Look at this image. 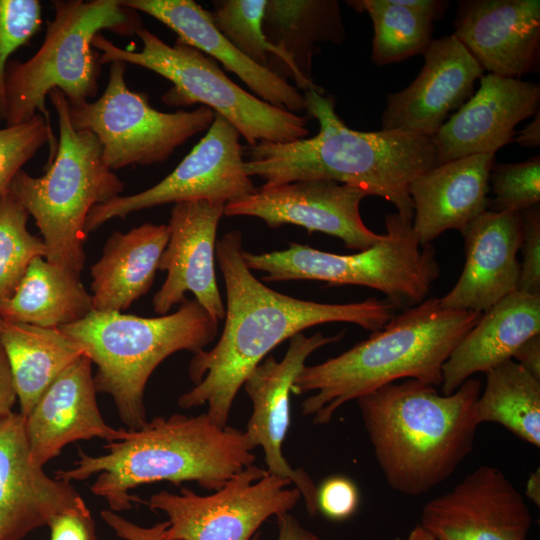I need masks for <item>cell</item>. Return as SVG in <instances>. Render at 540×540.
Segmentation results:
<instances>
[{"instance_id": "6da1fadb", "label": "cell", "mask_w": 540, "mask_h": 540, "mask_svg": "<svg viewBox=\"0 0 540 540\" xmlns=\"http://www.w3.org/2000/svg\"><path fill=\"white\" fill-rule=\"evenodd\" d=\"M242 233L227 232L216 243V258L226 289L222 334L210 350L194 353L188 368L195 386L178 398L191 409L204 404L212 421L227 426L233 402L245 379L276 346L323 323L347 322L375 332L396 308L376 297L351 303H321L278 292L254 276L243 260Z\"/></svg>"}, {"instance_id": "4316f807", "label": "cell", "mask_w": 540, "mask_h": 540, "mask_svg": "<svg viewBox=\"0 0 540 540\" xmlns=\"http://www.w3.org/2000/svg\"><path fill=\"white\" fill-rule=\"evenodd\" d=\"M267 41L281 54L287 79L304 92L323 88L312 77L319 45L342 44L346 38L337 0H267L263 17Z\"/></svg>"}, {"instance_id": "e575fe53", "label": "cell", "mask_w": 540, "mask_h": 540, "mask_svg": "<svg viewBox=\"0 0 540 540\" xmlns=\"http://www.w3.org/2000/svg\"><path fill=\"white\" fill-rule=\"evenodd\" d=\"M46 144L49 147L48 165L55 157L58 140L52 126L39 113L28 121L0 129V193Z\"/></svg>"}, {"instance_id": "f1b7e54d", "label": "cell", "mask_w": 540, "mask_h": 540, "mask_svg": "<svg viewBox=\"0 0 540 540\" xmlns=\"http://www.w3.org/2000/svg\"><path fill=\"white\" fill-rule=\"evenodd\" d=\"M0 343L8 357L24 418L52 382L84 355L80 345L59 327H40L1 317Z\"/></svg>"}, {"instance_id": "3957f363", "label": "cell", "mask_w": 540, "mask_h": 540, "mask_svg": "<svg viewBox=\"0 0 540 540\" xmlns=\"http://www.w3.org/2000/svg\"><path fill=\"white\" fill-rule=\"evenodd\" d=\"M104 449L101 455L79 449L73 467L55 477L71 482L98 475L90 490L114 512L130 510L138 498L129 491L141 485L191 481L215 491L256 459L244 431L219 426L207 413L157 416Z\"/></svg>"}, {"instance_id": "bcb514c9", "label": "cell", "mask_w": 540, "mask_h": 540, "mask_svg": "<svg viewBox=\"0 0 540 540\" xmlns=\"http://www.w3.org/2000/svg\"><path fill=\"white\" fill-rule=\"evenodd\" d=\"M525 495L537 506H540V470L532 472L527 480Z\"/></svg>"}, {"instance_id": "836d02e7", "label": "cell", "mask_w": 540, "mask_h": 540, "mask_svg": "<svg viewBox=\"0 0 540 540\" xmlns=\"http://www.w3.org/2000/svg\"><path fill=\"white\" fill-rule=\"evenodd\" d=\"M29 214L14 193H0V307L14 292L29 264L46 257L42 240L27 228Z\"/></svg>"}, {"instance_id": "5b68a950", "label": "cell", "mask_w": 540, "mask_h": 540, "mask_svg": "<svg viewBox=\"0 0 540 540\" xmlns=\"http://www.w3.org/2000/svg\"><path fill=\"white\" fill-rule=\"evenodd\" d=\"M481 315L445 308L436 297L425 299L342 354L305 365L291 392H313L301 412L324 425L345 403L400 379L441 386L444 363Z\"/></svg>"}, {"instance_id": "5bb4252c", "label": "cell", "mask_w": 540, "mask_h": 540, "mask_svg": "<svg viewBox=\"0 0 540 540\" xmlns=\"http://www.w3.org/2000/svg\"><path fill=\"white\" fill-rule=\"evenodd\" d=\"M368 194L330 180H298L262 185L226 203L224 215L261 219L275 229L285 224L339 238L348 249L362 251L381 240L363 222L360 203Z\"/></svg>"}, {"instance_id": "8fae6325", "label": "cell", "mask_w": 540, "mask_h": 540, "mask_svg": "<svg viewBox=\"0 0 540 540\" xmlns=\"http://www.w3.org/2000/svg\"><path fill=\"white\" fill-rule=\"evenodd\" d=\"M125 72L126 63H110L102 95L92 102L69 105L72 127L88 130L98 138L102 160L111 170L162 163L211 126L215 112L206 106L173 113L156 110L146 93L127 87Z\"/></svg>"}, {"instance_id": "e0dca14e", "label": "cell", "mask_w": 540, "mask_h": 540, "mask_svg": "<svg viewBox=\"0 0 540 540\" xmlns=\"http://www.w3.org/2000/svg\"><path fill=\"white\" fill-rule=\"evenodd\" d=\"M224 208V203L210 200L173 205L169 240L158 266L167 276L153 297L157 314L166 315L191 292L213 320L219 323L225 318L215 273L216 234Z\"/></svg>"}, {"instance_id": "60d3db41", "label": "cell", "mask_w": 540, "mask_h": 540, "mask_svg": "<svg viewBox=\"0 0 540 540\" xmlns=\"http://www.w3.org/2000/svg\"><path fill=\"white\" fill-rule=\"evenodd\" d=\"M101 517L115 534L124 540H164V532L168 527V521L159 522L151 527L139 526L110 509L102 510Z\"/></svg>"}, {"instance_id": "83f0119b", "label": "cell", "mask_w": 540, "mask_h": 540, "mask_svg": "<svg viewBox=\"0 0 540 540\" xmlns=\"http://www.w3.org/2000/svg\"><path fill=\"white\" fill-rule=\"evenodd\" d=\"M164 224L144 223L126 233L113 232L102 256L91 266L92 308L121 312L151 288L169 240Z\"/></svg>"}, {"instance_id": "ffe728a7", "label": "cell", "mask_w": 540, "mask_h": 540, "mask_svg": "<svg viewBox=\"0 0 540 540\" xmlns=\"http://www.w3.org/2000/svg\"><path fill=\"white\" fill-rule=\"evenodd\" d=\"M488 73L520 78L540 67L539 0H460L452 34Z\"/></svg>"}, {"instance_id": "52a82bcc", "label": "cell", "mask_w": 540, "mask_h": 540, "mask_svg": "<svg viewBox=\"0 0 540 540\" xmlns=\"http://www.w3.org/2000/svg\"><path fill=\"white\" fill-rule=\"evenodd\" d=\"M52 6L54 17L46 23L40 48L26 61L10 60L7 65L5 126L38 113L51 125L45 102L54 88L70 106L94 98L102 65L93 38L102 30L128 37L144 26L139 12L121 0H53Z\"/></svg>"}, {"instance_id": "d4e9b609", "label": "cell", "mask_w": 540, "mask_h": 540, "mask_svg": "<svg viewBox=\"0 0 540 540\" xmlns=\"http://www.w3.org/2000/svg\"><path fill=\"white\" fill-rule=\"evenodd\" d=\"M173 30L178 40L210 56L236 74L261 100L292 113L306 111L304 95L243 55L212 23L210 11L193 0H121Z\"/></svg>"}, {"instance_id": "44dd1931", "label": "cell", "mask_w": 540, "mask_h": 540, "mask_svg": "<svg viewBox=\"0 0 540 540\" xmlns=\"http://www.w3.org/2000/svg\"><path fill=\"white\" fill-rule=\"evenodd\" d=\"M24 422L20 412L0 416V540H21L84 502L71 482L32 462Z\"/></svg>"}, {"instance_id": "4dcf8cb0", "label": "cell", "mask_w": 540, "mask_h": 540, "mask_svg": "<svg viewBox=\"0 0 540 540\" xmlns=\"http://www.w3.org/2000/svg\"><path fill=\"white\" fill-rule=\"evenodd\" d=\"M485 374V388L473 407L475 422L498 423L539 448L540 380L512 359Z\"/></svg>"}, {"instance_id": "8992f818", "label": "cell", "mask_w": 540, "mask_h": 540, "mask_svg": "<svg viewBox=\"0 0 540 540\" xmlns=\"http://www.w3.org/2000/svg\"><path fill=\"white\" fill-rule=\"evenodd\" d=\"M59 328L96 365V391L109 394L122 422L135 430L147 422L144 391L153 371L178 351L203 350L216 338L218 322L186 298L175 312L159 317L92 310Z\"/></svg>"}, {"instance_id": "277c9868", "label": "cell", "mask_w": 540, "mask_h": 540, "mask_svg": "<svg viewBox=\"0 0 540 540\" xmlns=\"http://www.w3.org/2000/svg\"><path fill=\"white\" fill-rule=\"evenodd\" d=\"M481 382L467 379L454 393L406 379L357 398L375 458L389 486L420 496L448 479L472 452Z\"/></svg>"}, {"instance_id": "484cf974", "label": "cell", "mask_w": 540, "mask_h": 540, "mask_svg": "<svg viewBox=\"0 0 540 540\" xmlns=\"http://www.w3.org/2000/svg\"><path fill=\"white\" fill-rule=\"evenodd\" d=\"M540 334V295L515 291L482 313L442 368L441 394L454 393L478 372L512 359L530 337Z\"/></svg>"}, {"instance_id": "d6986e66", "label": "cell", "mask_w": 540, "mask_h": 540, "mask_svg": "<svg viewBox=\"0 0 540 540\" xmlns=\"http://www.w3.org/2000/svg\"><path fill=\"white\" fill-rule=\"evenodd\" d=\"M479 80L477 92L430 138L438 164L495 154L513 141L517 125L539 110L538 83L491 73Z\"/></svg>"}, {"instance_id": "f6af8a7d", "label": "cell", "mask_w": 540, "mask_h": 540, "mask_svg": "<svg viewBox=\"0 0 540 540\" xmlns=\"http://www.w3.org/2000/svg\"><path fill=\"white\" fill-rule=\"evenodd\" d=\"M540 110L536 112L533 120L522 130L516 133L513 141L522 147L538 148L540 145Z\"/></svg>"}, {"instance_id": "d590c367", "label": "cell", "mask_w": 540, "mask_h": 540, "mask_svg": "<svg viewBox=\"0 0 540 540\" xmlns=\"http://www.w3.org/2000/svg\"><path fill=\"white\" fill-rule=\"evenodd\" d=\"M489 182L493 198L489 199L491 211L522 213L540 201V156L536 155L519 163H495Z\"/></svg>"}, {"instance_id": "2e32d148", "label": "cell", "mask_w": 540, "mask_h": 540, "mask_svg": "<svg viewBox=\"0 0 540 540\" xmlns=\"http://www.w3.org/2000/svg\"><path fill=\"white\" fill-rule=\"evenodd\" d=\"M531 523L514 484L498 468L483 465L428 501L419 524L436 540H526Z\"/></svg>"}, {"instance_id": "b9f144b4", "label": "cell", "mask_w": 540, "mask_h": 540, "mask_svg": "<svg viewBox=\"0 0 540 540\" xmlns=\"http://www.w3.org/2000/svg\"><path fill=\"white\" fill-rule=\"evenodd\" d=\"M17 401L13 376L6 352L0 343V416L13 412Z\"/></svg>"}, {"instance_id": "1f68e13d", "label": "cell", "mask_w": 540, "mask_h": 540, "mask_svg": "<svg viewBox=\"0 0 540 540\" xmlns=\"http://www.w3.org/2000/svg\"><path fill=\"white\" fill-rule=\"evenodd\" d=\"M369 15L373 25L371 59L377 66L404 61L426 51L433 40L434 20L399 0H350Z\"/></svg>"}, {"instance_id": "7c38bea8", "label": "cell", "mask_w": 540, "mask_h": 540, "mask_svg": "<svg viewBox=\"0 0 540 540\" xmlns=\"http://www.w3.org/2000/svg\"><path fill=\"white\" fill-rule=\"evenodd\" d=\"M292 483L252 464L210 495L180 487L160 491L146 505L167 515L164 540H254L271 516L290 511L301 493Z\"/></svg>"}, {"instance_id": "ee69618b", "label": "cell", "mask_w": 540, "mask_h": 540, "mask_svg": "<svg viewBox=\"0 0 540 540\" xmlns=\"http://www.w3.org/2000/svg\"><path fill=\"white\" fill-rule=\"evenodd\" d=\"M278 526L277 540H321L316 534L304 528L288 512L276 516Z\"/></svg>"}, {"instance_id": "8d00e7d4", "label": "cell", "mask_w": 540, "mask_h": 540, "mask_svg": "<svg viewBox=\"0 0 540 540\" xmlns=\"http://www.w3.org/2000/svg\"><path fill=\"white\" fill-rule=\"evenodd\" d=\"M39 0H0V121L6 119L5 73L9 57L41 29Z\"/></svg>"}, {"instance_id": "f35d334b", "label": "cell", "mask_w": 540, "mask_h": 540, "mask_svg": "<svg viewBox=\"0 0 540 540\" xmlns=\"http://www.w3.org/2000/svg\"><path fill=\"white\" fill-rule=\"evenodd\" d=\"M359 505V491L355 483L343 476L327 478L317 488L316 508L331 520H345Z\"/></svg>"}, {"instance_id": "4fadbf2b", "label": "cell", "mask_w": 540, "mask_h": 540, "mask_svg": "<svg viewBox=\"0 0 540 540\" xmlns=\"http://www.w3.org/2000/svg\"><path fill=\"white\" fill-rule=\"evenodd\" d=\"M240 137L228 120L215 113L205 136L163 180L139 193L120 195L94 206L86 219V234L113 218H124L155 206L191 200L226 205L252 193L256 187L245 172Z\"/></svg>"}, {"instance_id": "ba28073f", "label": "cell", "mask_w": 540, "mask_h": 540, "mask_svg": "<svg viewBox=\"0 0 540 540\" xmlns=\"http://www.w3.org/2000/svg\"><path fill=\"white\" fill-rule=\"evenodd\" d=\"M48 96L58 118L55 157L40 177L20 170L9 189L34 218L47 248L45 259L80 274L86 219L94 206L120 196L125 184L104 164L98 138L72 127L63 92L54 88Z\"/></svg>"}, {"instance_id": "74e56055", "label": "cell", "mask_w": 540, "mask_h": 540, "mask_svg": "<svg viewBox=\"0 0 540 540\" xmlns=\"http://www.w3.org/2000/svg\"><path fill=\"white\" fill-rule=\"evenodd\" d=\"M523 242L521 245L523 262L517 291L540 295V207L535 205L522 212Z\"/></svg>"}, {"instance_id": "7402d4cb", "label": "cell", "mask_w": 540, "mask_h": 540, "mask_svg": "<svg viewBox=\"0 0 540 540\" xmlns=\"http://www.w3.org/2000/svg\"><path fill=\"white\" fill-rule=\"evenodd\" d=\"M460 232L464 267L454 287L439 300L448 309L484 313L517 291L522 213L486 210Z\"/></svg>"}, {"instance_id": "ab89813d", "label": "cell", "mask_w": 540, "mask_h": 540, "mask_svg": "<svg viewBox=\"0 0 540 540\" xmlns=\"http://www.w3.org/2000/svg\"><path fill=\"white\" fill-rule=\"evenodd\" d=\"M47 526L50 540H98L95 522L85 501L57 514Z\"/></svg>"}, {"instance_id": "7bdbcfd3", "label": "cell", "mask_w": 540, "mask_h": 540, "mask_svg": "<svg viewBox=\"0 0 540 540\" xmlns=\"http://www.w3.org/2000/svg\"><path fill=\"white\" fill-rule=\"evenodd\" d=\"M532 376L540 380V334L527 339L515 351L513 357Z\"/></svg>"}, {"instance_id": "f546056e", "label": "cell", "mask_w": 540, "mask_h": 540, "mask_svg": "<svg viewBox=\"0 0 540 540\" xmlns=\"http://www.w3.org/2000/svg\"><path fill=\"white\" fill-rule=\"evenodd\" d=\"M92 310V297L80 274L36 257L1 305L0 317L40 327H61L82 320Z\"/></svg>"}, {"instance_id": "7dc6e473", "label": "cell", "mask_w": 540, "mask_h": 540, "mask_svg": "<svg viewBox=\"0 0 540 540\" xmlns=\"http://www.w3.org/2000/svg\"><path fill=\"white\" fill-rule=\"evenodd\" d=\"M407 540H436L431 533H429L420 524H417L409 533Z\"/></svg>"}, {"instance_id": "9a60e30c", "label": "cell", "mask_w": 540, "mask_h": 540, "mask_svg": "<svg viewBox=\"0 0 540 540\" xmlns=\"http://www.w3.org/2000/svg\"><path fill=\"white\" fill-rule=\"evenodd\" d=\"M345 331L333 336L302 332L289 339L284 357L267 356L247 376L242 387L252 403V413L244 434L249 445L263 449L267 472L289 480L300 491L310 516L317 513L315 486L301 468H293L283 456L282 447L290 425V393L293 382L305 367L307 358L319 348L338 342Z\"/></svg>"}, {"instance_id": "7a4b0ae2", "label": "cell", "mask_w": 540, "mask_h": 540, "mask_svg": "<svg viewBox=\"0 0 540 540\" xmlns=\"http://www.w3.org/2000/svg\"><path fill=\"white\" fill-rule=\"evenodd\" d=\"M303 95L306 111L319 123L318 133L244 147L247 175L262 178L264 185L330 180L354 186L391 202L400 216L412 220L409 185L438 164L431 139L401 130L351 129L336 113L332 96L315 90Z\"/></svg>"}, {"instance_id": "cb8c5ba5", "label": "cell", "mask_w": 540, "mask_h": 540, "mask_svg": "<svg viewBox=\"0 0 540 540\" xmlns=\"http://www.w3.org/2000/svg\"><path fill=\"white\" fill-rule=\"evenodd\" d=\"M494 160L495 154L455 159L434 166L410 183L412 227L421 246L447 230L461 231L488 210Z\"/></svg>"}, {"instance_id": "ac0fdd59", "label": "cell", "mask_w": 540, "mask_h": 540, "mask_svg": "<svg viewBox=\"0 0 540 540\" xmlns=\"http://www.w3.org/2000/svg\"><path fill=\"white\" fill-rule=\"evenodd\" d=\"M424 64L404 89L390 93L382 113V130H401L431 138L473 95L484 70L453 36L433 39Z\"/></svg>"}, {"instance_id": "30bf717a", "label": "cell", "mask_w": 540, "mask_h": 540, "mask_svg": "<svg viewBox=\"0 0 540 540\" xmlns=\"http://www.w3.org/2000/svg\"><path fill=\"white\" fill-rule=\"evenodd\" d=\"M140 51L123 49L103 34H97L92 46L100 53L101 65L115 61L130 63L169 80L173 87L162 97L169 106L200 103L228 120L246 140L290 142L309 134L307 119L273 106L233 82L216 60L180 40L169 45L144 26L136 34Z\"/></svg>"}, {"instance_id": "d6a6232c", "label": "cell", "mask_w": 540, "mask_h": 540, "mask_svg": "<svg viewBox=\"0 0 540 540\" xmlns=\"http://www.w3.org/2000/svg\"><path fill=\"white\" fill-rule=\"evenodd\" d=\"M266 4L267 0L214 1L212 23L248 59L287 81L283 58L263 32Z\"/></svg>"}, {"instance_id": "603a6c76", "label": "cell", "mask_w": 540, "mask_h": 540, "mask_svg": "<svg viewBox=\"0 0 540 540\" xmlns=\"http://www.w3.org/2000/svg\"><path fill=\"white\" fill-rule=\"evenodd\" d=\"M92 362L83 355L46 389L24 418L30 458L44 467L69 443L99 438L123 439L127 429H115L103 419L96 401Z\"/></svg>"}, {"instance_id": "9c48e42d", "label": "cell", "mask_w": 540, "mask_h": 540, "mask_svg": "<svg viewBox=\"0 0 540 540\" xmlns=\"http://www.w3.org/2000/svg\"><path fill=\"white\" fill-rule=\"evenodd\" d=\"M386 233L371 247L343 255L290 243L285 250L243 251L251 271H263L262 281L316 280L328 285H358L382 292L401 311L426 299L440 275L432 244L421 246L412 227L397 212L386 215Z\"/></svg>"}]
</instances>
